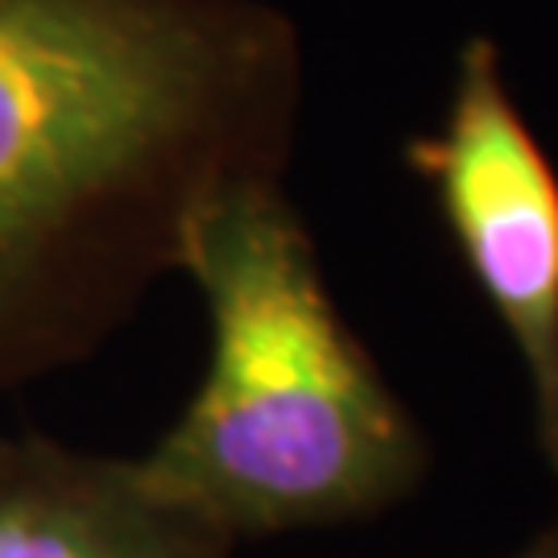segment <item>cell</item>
Instances as JSON below:
<instances>
[{
    "label": "cell",
    "instance_id": "3",
    "mask_svg": "<svg viewBox=\"0 0 558 558\" xmlns=\"http://www.w3.org/2000/svg\"><path fill=\"white\" fill-rule=\"evenodd\" d=\"M405 161L518 348L538 451L558 476V166L521 117L488 38L463 41L442 124L410 141Z\"/></svg>",
    "mask_w": 558,
    "mask_h": 558
},
{
    "label": "cell",
    "instance_id": "5",
    "mask_svg": "<svg viewBox=\"0 0 558 558\" xmlns=\"http://www.w3.org/2000/svg\"><path fill=\"white\" fill-rule=\"evenodd\" d=\"M513 558H558V525H550V530H542L538 538L530 542L521 555Z\"/></svg>",
    "mask_w": 558,
    "mask_h": 558
},
{
    "label": "cell",
    "instance_id": "2",
    "mask_svg": "<svg viewBox=\"0 0 558 558\" xmlns=\"http://www.w3.org/2000/svg\"><path fill=\"white\" fill-rule=\"evenodd\" d=\"M179 269L211 356L179 422L137 459L161 497L232 542L377 518L426 476V439L343 323L278 179L223 186L186 223Z\"/></svg>",
    "mask_w": 558,
    "mask_h": 558
},
{
    "label": "cell",
    "instance_id": "4",
    "mask_svg": "<svg viewBox=\"0 0 558 558\" xmlns=\"http://www.w3.org/2000/svg\"><path fill=\"white\" fill-rule=\"evenodd\" d=\"M236 542L145 480L137 459L50 435L0 439V558H228Z\"/></svg>",
    "mask_w": 558,
    "mask_h": 558
},
{
    "label": "cell",
    "instance_id": "1",
    "mask_svg": "<svg viewBox=\"0 0 558 558\" xmlns=\"http://www.w3.org/2000/svg\"><path fill=\"white\" fill-rule=\"evenodd\" d=\"M294 29L244 0H0V389L92 352L186 223L278 179Z\"/></svg>",
    "mask_w": 558,
    "mask_h": 558
}]
</instances>
